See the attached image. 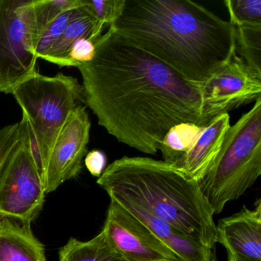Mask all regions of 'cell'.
Wrapping results in <instances>:
<instances>
[{"label": "cell", "mask_w": 261, "mask_h": 261, "mask_svg": "<svg viewBox=\"0 0 261 261\" xmlns=\"http://www.w3.org/2000/svg\"><path fill=\"white\" fill-rule=\"evenodd\" d=\"M94 59L77 67L85 103L120 143L155 155L175 125L211 121L201 85L134 46L111 28L95 43Z\"/></svg>", "instance_id": "1"}, {"label": "cell", "mask_w": 261, "mask_h": 261, "mask_svg": "<svg viewBox=\"0 0 261 261\" xmlns=\"http://www.w3.org/2000/svg\"><path fill=\"white\" fill-rule=\"evenodd\" d=\"M109 28L198 85L236 55L231 22L191 0H124Z\"/></svg>", "instance_id": "2"}, {"label": "cell", "mask_w": 261, "mask_h": 261, "mask_svg": "<svg viewBox=\"0 0 261 261\" xmlns=\"http://www.w3.org/2000/svg\"><path fill=\"white\" fill-rule=\"evenodd\" d=\"M97 183L111 200L135 204L205 247H215L216 224L199 182L173 164L123 156L108 165Z\"/></svg>", "instance_id": "3"}, {"label": "cell", "mask_w": 261, "mask_h": 261, "mask_svg": "<svg viewBox=\"0 0 261 261\" xmlns=\"http://www.w3.org/2000/svg\"><path fill=\"white\" fill-rule=\"evenodd\" d=\"M13 96L22 111L20 123L35 163L45 185L50 154L62 128L85 103L82 85L72 76L39 72L16 87Z\"/></svg>", "instance_id": "4"}, {"label": "cell", "mask_w": 261, "mask_h": 261, "mask_svg": "<svg viewBox=\"0 0 261 261\" xmlns=\"http://www.w3.org/2000/svg\"><path fill=\"white\" fill-rule=\"evenodd\" d=\"M261 175V97L230 126L212 167L199 181L214 215L238 199Z\"/></svg>", "instance_id": "5"}, {"label": "cell", "mask_w": 261, "mask_h": 261, "mask_svg": "<svg viewBox=\"0 0 261 261\" xmlns=\"http://www.w3.org/2000/svg\"><path fill=\"white\" fill-rule=\"evenodd\" d=\"M34 0H0V92L37 74Z\"/></svg>", "instance_id": "6"}, {"label": "cell", "mask_w": 261, "mask_h": 261, "mask_svg": "<svg viewBox=\"0 0 261 261\" xmlns=\"http://www.w3.org/2000/svg\"><path fill=\"white\" fill-rule=\"evenodd\" d=\"M45 195V185L21 128L20 142L0 174V217L31 224L43 208Z\"/></svg>", "instance_id": "7"}, {"label": "cell", "mask_w": 261, "mask_h": 261, "mask_svg": "<svg viewBox=\"0 0 261 261\" xmlns=\"http://www.w3.org/2000/svg\"><path fill=\"white\" fill-rule=\"evenodd\" d=\"M211 120L261 97V74L235 55L201 85Z\"/></svg>", "instance_id": "8"}, {"label": "cell", "mask_w": 261, "mask_h": 261, "mask_svg": "<svg viewBox=\"0 0 261 261\" xmlns=\"http://www.w3.org/2000/svg\"><path fill=\"white\" fill-rule=\"evenodd\" d=\"M102 230L127 261H181L145 224L114 200L110 202Z\"/></svg>", "instance_id": "9"}, {"label": "cell", "mask_w": 261, "mask_h": 261, "mask_svg": "<svg viewBox=\"0 0 261 261\" xmlns=\"http://www.w3.org/2000/svg\"><path fill=\"white\" fill-rule=\"evenodd\" d=\"M90 130L86 107L79 105L62 128L50 154L45 172V193L54 192L81 173L88 153Z\"/></svg>", "instance_id": "10"}, {"label": "cell", "mask_w": 261, "mask_h": 261, "mask_svg": "<svg viewBox=\"0 0 261 261\" xmlns=\"http://www.w3.org/2000/svg\"><path fill=\"white\" fill-rule=\"evenodd\" d=\"M216 242L227 251L261 260V198L253 209L246 206L216 224Z\"/></svg>", "instance_id": "11"}, {"label": "cell", "mask_w": 261, "mask_h": 261, "mask_svg": "<svg viewBox=\"0 0 261 261\" xmlns=\"http://www.w3.org/2000/svg\"><path fill=\"white\" fill-rule=\"evenodd\" d=\"M230 126L228 114L214 117L203 127L193 146L174 166L195 181H201L215 163Z\"/></svg>", "instance_id": "12"}, {"label": "cell", "mask_w": 261, "mask_h": 261, "mask_svg": "<svg viewBox=\"0 0 261 261\" xmlns=\"http://www.w3.org/2000/svg\"><path fill=\"white\" fill-rule=\"evenodd\" d=\"M117 202L145 224L181 261H210L213 248L200 244L170 223L150 215L135 204L123 201Z\"/></svg>", "instance_id": "13"}, {"label": "cell", "mask_w": 261, "mask_h": 261, "mask_svg": "<svg viewBox=\"0 0 261 261\" xmlns=\"http://www.w3.org/2000/svg\"><path fill=\"white\" fill-rule=\"evenodd\" d=\"M0 261H46L45 246L31 224L0 218Z\"/></svg>", "instance_id": "14"}, {"label": "cell", "mask_w": 261, "mask_h": 261, "mask_svg": "<svg viewBox=\"0 0 261 261\" xmlns=\"http://www.w3.org/2000/svg\"><path fill=\"white\" fill-rule=\"evenodd\" d=\"M105 28V25L85 8L81 0V5L74 9L66 30L45 60L59 66L72 67L68 54L73 44L81 39H91L96 42L102 36Z\"/></svg>", "instance_id": "15"}, {"label": "cell", "mask_w": 261, "mask_h": 261, "mask_svg": "<svg viewBox=\"0 0 261 261\" xmlns=\"http://www.w3.org/2000/svg\"><path fill=\"white\" fill-rule=\"evenodd\" d=\"M59 254V261H127L113 247L103 230L88 241L70 238Z\"/></svg>", "instance_id": "16"}, {"label": "cell", "mask_w": 261, "mask_h": 261, "mask_svg": "<svg viewBox=\"0 0 261 261\" xmlns=\"http://www.w3.org/2000/svg\"><path fill=\"white\" fill-rule=\"evenodd\" d=\"M203 127L193 123H181L171 128L159 148L163 161L174 164L193 146Z\"/></svg>", "instance_id": "17"}, {"label": "cell", "mask_w": 261, "mask_h": 261, "mask_svg": "<svg viewBox=\"0 0 261 261\" xmlns=\"http://www.w3.org/2000/svg\"><path fill=\"white\" fill-rule=\"evenodd\" d=\"M231 24L234 30L236 54L261 74V25Z\"/></svg>", "instance_id": "18"}, {"label": "cell", "mask_w": 261, "mask_h": 261, "mask_svg": "<svg viewBox=\"0 0 261 261\" xmlns=\"http://www.w3.org/2000/svg\"><path fill=\"white\" fill-rule=\"evenodd\" d=\"M81 5V0H34L35 22L38 37L61 14Z\"/></svg>", "instance_id": "19"}, {"label": "cell", "mask_w": 261, "mask_h": 261, "mask_svg": "<svg viewBox=\"0 0 261 261\" xmlns=\"http://www.w3.org/2000/svg\"><path fill=\"white\" fill-rule=\"evenodd\" d=\"M231 23L261 25V0H226Z\"/></svg>", "instance_id": "20"}, {"label": "cell", "mask_w": 261, "mask_h": 261, "mask_svg": "<svg viewBox=\"0 0 261 261\" xmlns=\"http://www.w3.org/2000/svg\"><path fill=\"white\" fill-rule=\"evenodd\" d=\"M74 9L61 14L44 30L36 45V55L38 59H45L47 55L59 42L72 17Z\"/></svg>", "instance_id": "21"}, {"label": "cell", "mask_w": 261, "mask_h": 261, "mask_svg": "<svg viewBox=\"0 0 261 261\" xmlns=\"http://www.w3.org/2000/svg\"><path fill=\"white\" fill-rule=\"evenodd\" d=\"M82 4L102 25L109 28L121 13L124 0H82Z\"/></svg>", "instance_id": "22"}, {"label": "cell", "mask_w": 261, "mask_h": 261, "mask_svg": "<svg viewBox=\"0 0 261 261\" xmlns=\"http://www.w3.org/2000/svg\"><path fill=\"white\" fill-rule=\"evenodd\" d=\"M20 140L19 122L0 128V174Z\"/></svg>", "instance_id": "23"}, {"label": "cell", "mask_w": 261, "mask_h": 261, "mask_svg": "<svg viewBox=\"0 0 261 261\" xmlns=\"http://www.w3.org/2000/svg\"><path fill=\"white\" fill-rule=\"evenodd\" d=\"M95 43L91 39H81L73 44L68 54L72 67L77 68L94 59L96 53Z\"/></svg>", "instance_id": "24"}, {"label": "cell", "mask_w": 261, "mask_h": 261, "mask_svg": "<svg viewBox=\"0 0 261 261\" xmlns=\"http://www.w3.org/2000/svg\"><path fill=\"white\" fill-rule=\"evenodd\" d=\"M106 154L99 149H93L85 157V165L90 173L94 177H99L103 174L107 167Z\"/></svg>", "instance_id": "25"}, {"label": "cell", "mask_w": 261, "mask_h": 261, "mask_svg": "<svg viewBox=\"0 0 261 261\" xmlns=\"http://www.w3.org/2000/svg\"><path fill=\"white\" fill-rule=\"evenodd\" d=\"M227 261H261L256 260V259H250V258L244 257V256H239V255L234 254L227 251Z\"/></svg>", "instance_id": "26"}, {"label": "cell", "mask_w": 261, "mask_h": 261, "mask_svg": "<svg viewBox=\"0 0 261 261\" xmlns=\"http://www.w3.org/2000/svg\"><path fill=\"white\" fill-rule=\"evenodd\" d=\"M210 261H218V257H217L216 250L215 247L212 249V256H211Z\"/></svg>", "instance_id": "27"}]
</instances>
